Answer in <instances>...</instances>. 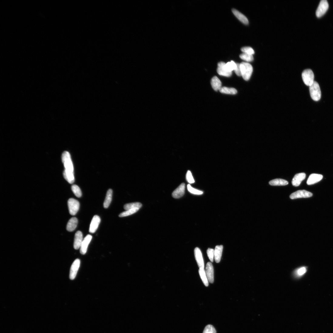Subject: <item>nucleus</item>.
Returning <instances> with one entry per match:
<instances>
[{"mask_svg": "<svg viewBox=\"0 0 333 333\" xmlns=\"http://www.w3.org/2000/svg\"><path fill=\"white\" fill-rule=\"evenodd\" d=\"M185 184L182 183L173 193V197L176 199L182 197L185 192Z\"/></svg>", "mask_w": 333, "mask_h": 333, "instance_id": "f3484780", "label": "nucleus"}, {"mask_svg": "<svg viewBox=\"0 0 333 333\" xmlns=\"http://www.w3.org/2000/svg\"><path fill=\"white\" fill-rule=\"evenodd\" d=\"M68 205L70 214L72 216L76 215L79 209V202L76 199L70 198L68 200Z\"/></svg>", "mask_w": 333, "mask_h": 333, "instance_id": "39448f33", "label": "nucleus"}, {"mask_svg": "<svg viewBox=\"0 0 333 333\" xmlns=\"http://www.w3.org/2000/svg\"><path fill=\"white\" fill-rule=\"evenodd\" d=\"M237 67L234 70L236 75L238 76H242L241 70H240V64L236 63Z\"/></svg>", "mask_w": 333, "mask_h": 333, "instance_id": "c9c22d12", "label": "nucleus"}, {"mask_svg": "<svg viewBox=\"0 0 333 333\" xmlns=\"http://www.w3.org/2000/svg\"><path fill=\"white\" fill-rule=\"evenodd\" d=\"M240 57L242 60L247 62H251L254 60L253 55L244 53L240 54Z\"/></svg>", "mask_w": 333, "mask_h": 333, "instance_id": "c85d7f7f", "label": "nucleus"}, {"mask_svg": "<svg viewBox=\"0 0 333 333\" xmlns=\"http://www.w3.org/2000/svg\"><path fill=\"white\" fill-rule=\"evenodd\" d=\"M306 271L305 267H302L299 269L297 271V274L299 276H301L304 274Z\"/></svg>", "mask_w": 333, "mask_h": 333, "instance_id": "e433bc0d", "label": "nucleus"}, {"mask_svg": "<svg viewBox=\"0 0 333 333\" xmlns=\"http://www.w3.org/2000/svg\"><path fill=\"white\" fill-rule=\"evenodd\" d=\"M219 91L222 93L229 95H235L237 92V91L235 89L226 87H222Z\"/></svg>", "mask_w": 333, "mask_h": 333, "instance_id": "b1692460", "label": "nucleus"}, {"mask_svg": "<svg viewBox=\"0 0 333 333\" xmlns=\"http://www.w3.org/2000/svg\"><path fill=\"white\" fill-rule=\"evenodd\" d=\"M269 184L272 186H284L288 184L286 180L281 179H276L271 180Z\"/></svg>", "mask_w": 333, "mask_h": 333, "instance_id": "412c9836", "label": "nucleus"}, {"mask_svg": "<svg viewBox=\"0 0 333 333\" xmlns=\"http://www.w3.org/2000/svg\"><path fill=\"white\" fill-rule=\"evenodd\" d=\"M241 51L244 53L253 55L254 53L253 49L250 47H245L242 48Z\"/></svg>", "mask_w": 333, "mask_h": 333, "instance_id": "72a5a7b5", "label": "nucleus"}, {"mask_svg": "<svg viewBox=\"0 0 333 333\" xmlns=\"http://www.w3.org/2000/svg\"><path fill=\"white\" fill-rule=\"evenodd\" d=\"M309 91L311 97L313 100L318 101L321 99V92L320 86L317 82L314 81L309 86Z\"/></svg>", "mask_w": 333, "mask_h": 333, "instance_id": "7ed1b4c3", "label": "nucleus"}, {"mask_svg": "<svg viewBox=\"0 0 333 333\" xmlns=\"http://www.w3.org/2000/svg\"><path fill=\"white\" fill-rule=\"evenodd\" d=\"M62 160L65 168L63 173L64 177L69 183L72 184L75 182V178L73 165L70 153L67 151L64 152L62 154Z\"/></svg>", "mask_w": 333, "mask_h": 333, "instance_id": "f257e3e1", "label": "nucleus"}, {"mask_svg": "<svg viewBox=\"0 0 333 333\" xmlns=\"http://www.w3.org/2000/svg\"><path fill=\"white\" fill-rule=\"evenodd\" d=\"M216 331L212 325H207L205 328L203 333H216Z\"/></svg>", "mask_w": 333, "mask_h": 333, "instance_id": "7c9ffc66", "label": "nucleus"}, {"mask_svg": "<svg viewBox=\"0 0 333 333\" xmlns=\"http://www.w3.org/2000/svg\"><path fill=\"white\" fill-rule=\"evenodd\" d=\"M306 177L304 173H300L296 174L293 178L292 183L293 186L295 187L299 186L302 181L304 180Z\"/></svg>", "mask_w": 333, "mask_h": 333, "instance_id": "2eb2a0df", "label": "nucleus"}, {"mask_svg": "<svg viewBox=\"0 0 333 333\" xmlns=\"http://www.w3.org/2000/svg\"><path fill=\"white\" fill-rule=\"evenodd\" d=\"M186 179L187 181L190 183H194L195 182V180L190 171H188L187 173Z\"/></svg>", "mask_w": 333, "mask_h": 333, "instance_id": "f704fd0d", "label": "nucleus"}, {"mask_svg": "<svg viewBox=\"0 0 333 333\" xmlns=\"http://www.w3.org/2000/svg\"><path fill=\"white\" fill-rule=\"evenodd\" d=\"M83 234L81 231H79L76 233L73 244L74 248L75 249L78 250L80 248L83 240Z\"/></svg>", "mask_w": 333, "mask_h": 333, "instance_id": "4468645a", "label": "nucleus"}, {"mask_svg": "<svg viewBox=\"0 0 333 333\" xmlns=\"http://www.w3.org/2000/svg\"><path fill=\"white\" fill-rule=\"evenodd\" d=\"M225 67L227 70L230 72H232L235 70L237 67V64L233 61L228 62L226 64Z\"/></svg>", "mask_w": 333, "mask_h": 333, "instance_id": "c756f323", "label": "nucleus"}, {"mask_svg": "<svg viewBox=\"0 0 333 333\" xmlns=\"http://www.w3.org/2000/svg\"><path fill=\"white\" fill-rule=\"evenodd\" d=\"M207 253L209 260L213 263L214 255V250L213 249L209 248L207 251Z\"/></svg>", "mask_w": 333, "mask_h": 333, "instance_id": "473e14b6", "label": "nucleus"}, {"mask_svg": "<svg viewBox=\"0 0 333 333\" xmlns=\"http://www.w3.org/2000/svg\"><path fill=\"white\" fill-rule=\"evenodd\" d=\"M312 193L305 190H299L292 193L290 196L291 199L307 198L312 197Z\"/></svg>", "mask_w": 333, "mask_h": 333, "instance_id": "0eeeda50", "label": "nucleus"}, {"mask_svg": "<svg viewBox=\"0 0 333 333\" xmlns=\"http://www.w3.org/2000/svg\"><path fill=\"white\" fill-rule=\"evenodd\" d=\"M223 245L217 246L214 250V259L216 263H219L221 260L223 249Z\"/></svg>", "mask_w": 333, "mask_h": 333, "instance_id": "6ab92c4d", "label": "nucleus"}, {"mask_svg": "<svg viewBox=\"0 0 333 333\" xmlns=\"http://www.w3.org/2000/svg\"><path fill=\"white\" fill-rule=\"evenodd\" d=\"M101 219L98 215H95L92 218L90 224L89 232L91 233H94L98 229L100 223Z\"/></svg>", "mask_w": 333, "mask_h": 333, "instance_id": "9b49d317", "label": "nucleus"}, {"mask_svg": "<svg viewBox=\"0 0 333 333\" xmlns=\"http://www.w3.org/2000/svg\"><path fill=\"white\" fill-rule=\"evenodd\" d=\"M211 84L214 89L217 91L220 90L221 87V82L219 79L216 76H214L212 79Z\"/></svg>", "mask_w": 333, "mask_h": 333, "instance_id": "4be33fe9", "label": "nucleus"}, {"mask_svg": "<svg viewBox=\"0 0 333 333\" xmlns=\"http://www.w3.org/2000/svg\"><path fill=\"white\" fill-rule=\"evenodd\" d=\"M142 207V204L140 202H135L133 203H128L125 204L124 206V208L125 210H128L130 209L138 208L140 209Z\"/></svg>", "mask_w": 333, "mask_h": 333, "instance_id": "a878e982", "label": "nucleus"}, {"mask_svg": "<svg viewBox=\"0 0 333 333\" xmlns=\"http://www.w3.org/2000/svg\"><path fill=\"white\" fill-rule=\"evenodd\" d=\"M194 252L196 260L199 269H204V261L202 254L199 248L197 247L195 249Z\"/></svg>", "mask_w": 333, "mask_h": 333, "instance_id": "9d476101", "label": "nucleus"}, {"mask_svg": "<svg viewBox=\"0 0 333 333\" xmlns=\"http://www.w3.org/2000/svg\"><path fill=\"white\" fill-rule=\"evenodd\" d=\"M72 190L74 194L78 197L80 198L82 196V193L80 188L77 185H73L71 187Z\"/></svg>", "mask_w": 333, "mask_h": 333, "instance_id": "cd10ccee", "label": "nucleus"}, {"mask_svg": "<svg viewBox=\"0 0 333 333\" xmlns=\"http://www.w3.org/2000/svg\"><path fill=\"white\" fill-rule=\"evenodd\" d=\"M232 11L234 15L240 21L245 25L248 24V20L244 15L234 9H233Z\"/></svg>", "mask_w": 333, "mask_h": 333, "instance_id": "aec40b11", "label": "nucleus"}, {"mask_svg": "<svg viewBox=\"0 0 333 333\" xmlns=\"http://www.w3.org/2000/svg\"><path fill=\"white\" fill-rule=\"evenodd\" d=\"M206 272L209 282L213 284L214 282V268L211 262H208L206 265Z\"/></svg>", "mask_w": 333, "mask_h": 333, "instance_id": "ddd939ff", "label": "nucleus"}, {"mask_svg": "<svg viewBox=\"0 0 333 333\" xmlns=\"http://www.w3.org/2000/svg\"><path fill=\"white\" fill-rule=\"evenodd\" d=\"M92 238L89 234L87 235L84 239L80 248V252L82 254H85L87 251L88 246Z\"/></svg>", "mask_w": 333, "mask_h": 333, "instance_id": "f8f14e48", "label": "nucleus"}, {"mask_svg": "<svg viewBox=\"0 0 333 333\" xmlns=\"http://www.w3.org/2000/svg\"><path fill=\"white\" fill-rule=\"evenodd\" d=\"M113 194V191L112 189H110L108 190L103 204L104 208H107L109 206L112 200Z\"/></svg>", "mask_w": 333, "mask_h": 333, "instance_id": "5701e85b", "label": "nucleus"}, {"mask_svg": "<svg viewBox=\"0 0 333 333\" xmlns=\"http://www.w3.org/2000/svg\"><path fill=\"white\" fill-rule=\"evenodd\" d=\"M226 63L223 62H219L218 64L217 71L219 75L226 77H230L232 74V72H230L226 69Z\"/></svg>", "mask_w": 333, "mask_h": 333, "instance_id": "1a4fd4ad", "label": "nucleus"}, {"mask_svg": "<svg viewBox=\"0 0 333 333\" xmlns=\"http://www.w3.org/2000/svg\"><path fill=\"white\" fill-rule=\"evenodd\" d=\"M323 178V176L321 174H312L309 176L307 182V184L311 185L315 184L320 181Z\"/></svg>", "mask_w": 333, "mask_h": 333, "instance_id": "dca6fc26", "label": "nucleus"}, {"mask_svg": "<svg viewBox=\"0 0 333 333\" xmlns=\"http://www.w3.org/2000/svg\"><path fill=\"white\" fill-rule=\"evenodd\" d=\"M240 66L243 78L245 81L249 80L253 71L252 66L248 63L242 62L240 64Z\"/></svg>", "mask_w": 333, "mask_h": 333, "instance_id": "f03ea898", "label": "nucleus"}, {"mask_svg": "<svg viewBox=\"0 0 333 333\" xmlns=\"http://www.w3.org/2000/svg\"><path fill=\"white\" fill-rule=\"evenodd\" d=\"M199 273L203 284H204L206 287H208L209 286V281L206 274V271L204 269H199Z\"/></svg>", "mask_w": 333, "mask_h": 333, "instance_id": "393cba45", "label": "nucleus"}, {"mask_svg": "<svg viewBox=\"0 0 333 333\" xmlns=\"http://www.w3.org/2000/svg\"><path fill=\"white\" fill-rule=\"evenodd\" d=\"M78 224V219L76 217L71 218L68 222L66 227L67 230L69 232H72L76 228Z\"/></svg>", "mask_w": 333, "mask_h": 333, "instance_id": "a211bd4d", "label": "nucleus"}, {"mask_svg": "<svg viewBox=\"0 0 333 333\" xmlns=\"http://www.w3.org/2000/svg\"><path fill=\"white\" fill-rule=\"evenodd\" d=\"M302 77L304 83L307 86H310L314 82V74L310 69L304 70L302 73Z\"/></svg>", "mask_w": 333, "mask_h": 333, "instance_id": "20e7f679", "label": "nucleus"}, {"mask_svg": "<svg viewBox=\"0 0 333 333\" xmlns=\"http://www.w3.org/2000/svg\"><path fill=\"white\" fill-rule=\"evenodd\" d=\"M80 265V261L77 259L74 261L71 265L69 274V278L71 280L75 279L77 274Z\"/></svg>", "mask_w": 333, "mask_h": 333, "instance_id": "6e6552de", "label": "nucleus"}, {"mask_svg": "<svg viewBox=\"0 0 333 333\" xmlns=\"http://www.w3.org/2000/svg\"><path fill=\"white\" fill-rule=\"evenodd\" d=\"M329 5L326 0H322L319 4L316 11V15L318 18L324 15L328 10Z\"/></svg>", "mask_w": 333, "mask_h": 333, "instance_id": "423d86ee", "label": "nucleus"}, {"mask_svg": "<svg viewBox=\"0 0 333 333\" xmlns=\"http://www.w3.org/2000/svg\"><path fill=\"white\" fill-rule=\"evenodd\" d=\"M187 187L188 191L193 194L199 195L202 194L203 193L202 191L193 188L190 184L187 185Z\"/></svg>", "mask_w": 333, "mask_h": 333, "instance_id": "2f4dec72", "label": "nucleus"}, {"mask_svg": "<svg viewBox=\"0 0 333 333\" xmlns=\"http://www.w3.org/2000/svg\"><path fill=\"white\" fill-rule=\"evenodd\" d=\"M139 209L138 208H135L126 210L121 213L119 216L120 217H123L129 216L134 214L137 212Z\"/></svg>", "mask_w": 333, "mask_h": 333, "instance_id": "bb28decb", "label": "nucleus"}]
</instances>
